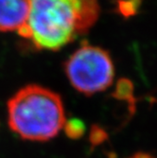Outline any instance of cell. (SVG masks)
Returning <instances> with one entry per match:
<instances>
[{
	"label": "cell",
	"mask_w": 157,
	"mask_h": 158,
	"mask_svg": "<svg viewBox=\"0 0 157 158\" xmlns=\"http://www.w3.org/2000/svg\"><path fill=\"white\" fill-rule=\"evenodd\" d=\"M99 13L98 0H31L27 22L18 34L37 49L57 51L86 34Z\"/></svg>",
	"instance_id": "obj_1"
},
{
	"label": "cell",
	"mask_w": 157,
	"mask_h": 158,
	"mask_svg": "<svg viewBox=\"0 0 157 158\" xmlns=\"http://www.w3.org/2000/svg\"><path fill=\"white\" fill-rule=\"evenodd\" d=\"M8 123L22 139L48 141L59 135L65 122L59 94L38 84H28L8 102Z\"/></svg>",
	"instance_id": "obj_2"
},
{
	"label": "cell",
	"mask_w": 157,
	"mask_h": 158,
	"mask_svg": "<svg viewBox=\"0 0 157 158\" xmlns=\"http://www.w3.org/2000/svg\"><path fill=\"white\" fill-rule=\"evenodd\" d=\"M64 69L71 85L88 97L106 90L115 77V66L110 53L87 43H83L69 56Z\"/></svg>",
	"instance_id": "obj_3"
},
{
	"label": "cell",
	"mask_w": 157,
	"mask_h": 158,
	"mask_svg": "<svg viewBox=\"0 0 157 158\" xmlns=\"http://www.w3.org/2000/svg\"><path fill=\"white\" fill-rule=\"evenodd\" d=\"M31 0H0V32L19 31L27 24Z\"/></svg>",
	"instance_id": "obj_4"
},
{
	"label": "cell",
	"mask_w": 157,
	"mask_h": 158,
	"mask_svg": "<svg viewBox=\"0 0 157 158\" xmlns=\"http://www.w3.org/2000/svg\"><path fill=\"white\" fill-rule=\"evenodd\" d=\"M113 97L118 99L134 103V85L133 82L128 79H120L117 84L116 89L113 93Z\"/></svg>",
	"instance_id": "obj_5"
},
{
	"label": "cell",
	"mask_w": 157,
	"mask_h": 158,
	"mask_svg": "<svg viewBox=\"0 0 157 158\" xmlns=\"http://www.w3.org/2000/svg\"><path fill=\"white\" fill-rule=\"evenodd\" d=\"M63 128L65 135L72 140H78L81 138L86 131L84 122L80 118H70L65 120Z\"/></svg>",
	"instance_id": "obj_6"
},
{
	"label": "cell",
	"mask_w": 157,
	"mask_h": 158,
	"mask_svg": "<svg viewBox=\"0 0 157 158\" xmlns=\"http://www.w3.org/2000/svg\"><path fill=\"white\" fill-rule=\"evenodd\" d=\"M141 0H117L116 11L124 18H130L138 13Z\"/></svg>",
	"instance_id": "obj_7"
},
{
	"label": "cell",
	"mask_w": 157,
	"mask_h": 158,
	"mask_svg": "<svg viewBox=\"0 0 157 158\" xmlns=\"http://www.w3.org/2000/svg\"><path fill=\"white\" fill-rule=\"evenodd\" d=\"M108 138L107 133L97 125L92 126L89 135V141L92 146H98Z\"/></svg>",
	"instance_id": "obj_8"
},
{
	"label": "cell",
	"mask_w": 157,
	"mask_h": 158,
	"mask_svg": "<svg viewBox=\"0 0 157 158\" xmlns=\"http://www.w3.org/2000/svg\"><path fill=\"white\" fill-rule=\"evenodd\" d=\"M133 158H152V157L151 155H149L148 153L139 152V153H136L134 156H133Z\"/></svg>",
	"instance_id": "obj_9"
}]
</instances>
